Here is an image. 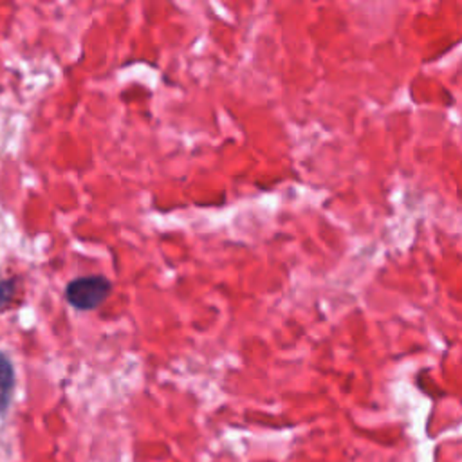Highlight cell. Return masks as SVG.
<instances>
[{
  "label": "cell",
  "mask_w": 462,
  "mask_h": 462,
  "mask_svg": "<svg viewBox=\"0 0 462 462\" xmlns=\"http://www.w3.org/2000/svg\"><path fill=\"white\" fill-rule=\"evenodd\" d=\"M14 388V370L9 357L0 352V411H4L11 401Z\"/></svg>",
  "instance_id": "7a4b0ae2"
},
{
  "label": "cell",
  "mask_w": 462,
  "mask_h": 462,
  "mask_svg": "<svg viewBox=\"0 0 462 462\" xmlns=\"http://www.w3.org/2000/svg\"><path fill=\"white\" fill-rule=\"evenodd\" d=\"M14 285H16L14 280H0V310L7 307V303L13 300L16 291Z\"/></svg>",
  "instance_id": "3957f363"
},
{
  "label": "cell",
  "mask_w": 462,
  "mask_h": 462,
  "mask_svg": "<svg viewBox=\"0 0 462 462\" xmlns=\"http://www.w3.org/2000/svg\"><path fill=\"white\" fill-rule=\"evenodd\" d=\"M110 292V282L101 274L79 276L65 287V300L78 310H92Z\"/></svg>",
  "instance_id": "6da1fadb"
}]
</instances>
